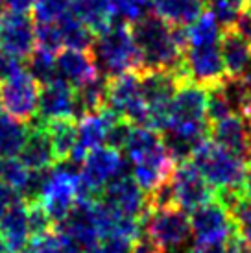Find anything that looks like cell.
Returning a JSON list of instances; mask_svg holds the SVG:
<instances>
[{
  "label": "cell",
  "mask_w": 251,
  "mask_h": 253,
  "mask_svg": "<svg viewBox=\"0 0 251 253\" xmlns=\"http://www.w3.org/2000/svg\"><path fill=\"white\" fill-rule=\"evenodd\" d=\"M131 34L142 71H174L185 74L183 56L187 50V28L170 26L155 13H148L133 22Z\"/></svg>",
  "instance_id": "obj_1"
},
{
  "label": "cell",
  "mask_w": 251,
  "mask_h": 253,
  "mask_svg": "<svg viewBox=\"0 0 251 253\" xmlns=\"http://www.w3.org/2000/svg\"><path fill=\"white\" fill-rule=\"evenodd\" d=\"M124 152L131 165V177L148 196L170 179L177 165L161 133L144 126H133Z\"/></svg>",
  "instance_id": "obj_2"
},
{
  "label": "cell",
  "mask_w": 251,
  "mask_h": 253,
  "mask_svg": "<svg viewBox=\"0 0 251 253\" xmlns=\"http://www.w3.org/2000/svg\"><path fill=\"white\" fill-rule=\"evenodd\" d=\"M190 161L216 192V196L223 194H238L242 196V179H244L246 165L237 155L218 146L214 141L202 142L196 150Z\"/></svg>",
  "instance_id": "obj_3"
},
{
  "label": "cell",
  "mask_w": 251,
  "mask_h": 253,
  "mask_svg": "<svg viewBox=\"0 0 251 253\" xmlns=\"http://www.w3.org/2000/svg\"><path fill=\"white\" fill-rule=\"evenodd\" d=\"M98 72L107 78H115L131 71H142L137 44L133 41L131 24L115 22L109 32L100 36L91 48Z\"/></svg>",
  "instance_id": "obj_4"
},
{
  "label": "cell",
  "mask_w": 251,
  "mask_h": 253,
  "mask_svg": "<svg viewBox=\"0 0 251 253\" xmlns=\"http://www.w3.org/2000/svg\"><path fill=\"white\" fill-rule=\"evenodd\" d=\"M142 229L146 239L152 240L163 253L190 250L192 229L187 212L177 207L150 209L142 218Z\"/></svg>",
  "instance_id": "obj_5"
},
{
  "label": "cell",
  "mask_w": 251,
  "mask_h": 253,
  "mask_svg": "<svg viewBox=\"0 0 251 253\" xmlns=\"http://www.w3.org/2000/svg\"><path fill=\"white\" fill-rule=\"evenodd\" d=\"M80 198V172L56 165L52 170L44 172L41 192L37 202L48 212L54 225H61L69 214L74 211Z\"/></svg>",
  "instance_id": "obj_6"
},
{
  "label": "cell",
  "mask_w": 251,
  "mask_h": 253,
  "mask_svg": "<svg viewBox=\"0 0 251 253\" xmlns=\"http://www.w3.org/2000/svg\"><path fill=\"white\" fill-rule=\"evenodd\" d=\"M80 198L78 202L100 200L104 189L126 174V161L120 150L102 146L92 150L80 165Z\"/></svg>",
  "instance_id": "obj_7"
},
{
  "label": "cell",
  "mask_w": 251,
  "mask_h": 253,
  "mask_svg": "<svg viewBox=\"0 0 251 253\" xmlns=\"http://www.w3.org/2000/svg\"><path fill=\"white\" fill-rule=\"evenodd\" d=\"M105 107L133 126L148 127V107L140 87V71L105 80Z\"/></svg>",
  "instance_id": "obj_8"
},
{
  "label": "cell",
  "mask_w": 251,
  "mask_h": 253,
  "mask_svg": "<svg viewBox=\"0 0 251 253\" xmlns=\"http://www.w3.org/2000/svg\"><path fill=\"white\" fill-rule=\"evenodd\" d=\"M168 187L172 192V204L174 207L185 212H192L203 204L216 198V192L210 189L194 163L187 159L175 165L172 176L168 179Z\"/></svg>",
  "instance_id": "obj_9"
},
{
  "label": "cell",
  "mask_w": 251,
  "mask_h": 253,
  "mask_svg": "<svg viewBox=\"0 0 251 253\" xmlns=\"http://www.w3.org/2000/svg\"><path fill=\"white\" fill-rule=\"evenodd\" d=\"M183 69L188 82L200 85L203 89H210L227 80V71L223 65L220 41L210 44L187 46L183 56Z\"/></svg>",
  "instance_id": "obj_10"
},
{
  "label": "cell",
  "mask_w": 251,
  "mask_h": 253,
  "mask_svg": "<svg viewBox=\"0 0 251 253\" xmlns=\"http://www.w3.org/2000/svg\"><path fill=\"white\" fill-rule=\"evenodd\" d=\"M190 229L196 242L227 244L235 235V222L229 207L218 198L190 212Z\"/></svg>",
  "instance_id": "obj_11"
},
{
  "label": "cell",
  "mask_w": 251,
  "mask_h": 253,
  "mask_svg": "<svg viewBox=\"0 0 251 253\" xmlns=\"http://www.w3.org/2000/svg\"><path fill=\"white\" fill-rule=\"evenodd\" d=\"M39 92L41 85L35 82V78L28 71H21L0 85L2 107L6 109L7 117L21 122H30L37 117Z\"/></svg>",
  "instance_id": "obj_12"
},
{
  "label": "cell",
  "mask_w": 251,
  "mask_h": 253,
  "mask_svg": "<svg viewBox=\"0 0 251 253\" xmlns=\"http://www.w3.org/2000/svg\"><path fill=\"white\" fill-rule=\"evenodd\" d=\"M0 46L9 56L26 59L35 52V21L28 13L0 9Z\"/></svg>",
  "instance_id": "obj_13"
},
{
  "label": "cell",
  "mask_w": 251,
  "mask_h": 253,
  "mask_svg": "<svg viewBox=\"0 0 251 253\" xmlns=\"http://www.w3.org/2000/svg\"><path fill=\"white\" fill-rule=\"evenodd\" d=\"M100 202L107 205L111 211L119 212L122 216L137 218L140 222L150 211L148 194L135 183L131 174H122L109 183L102 192Z\"/></svg>",
  "instance_id": "obj_14"
},
{
  "label": "cell",
  "mask_w": 251,
  "mask_h": 253,
  "mask_svg": "<svg viewBox=\"0 0 251 253\" xmlns=\"http://www.w3.org/2000/svg\"><path fill=\"white\" fill-rule=\"evenodd\" d=\"M120 120V117L109 107H102L100 111L87 113L78 120V142L74 148V154L70 157V163L82 165L87 155L92 150L102 148L107 144V137L115 122Z\"/></svg>",
  "instance_id": "obj_15"
},
{
  "label": "cell",
  "mask_w": 251,
  "mask_h": 253,
  "mask_svg": "<svg viewBox=\"0 0 251 253\" xmlns=\"http://www.w3.org/2000/svg\"><path fill=\"white\" fill-rule=\"evenodd\" d=\"M39 122H50L57 119H80L76 89L57 78L50 84L42 85L39 92Z\"/></svg>",
  "instance_id": "obj_16"
},
{
  "label": "cell",
  "mask_w": 251,
  "mask_h": 253,
  "mask_svg": "<svg viewBox=\"0 0 251 253\" xmlns=\"http://www.w3.org/2000/svg\"><path fill=\"white\" fill-rule=\"evenodd\" d=\"M56 65L57 76L61 78L63 82L72 85L74 89L92 84L100 78L91 50L65 48L56 56Z\"/></svg>",
  "instance_id": "obj_17"
},
{
  "label": "cell",
  "mask_w": 251,
  "mask_h": 253,
  "mask_svg": "<svg viewBox=\"0 0 251 253\" xmlns=\"http://www.w3.org/2000/svg\"><path fill=\"white\" fill-rule=\"evenodd\" d=\"M209 133L218 146L225 148L227 152L237 155L244 163L251 161L250 135H248V119L240 115H229L225 119L210 124Z\"/></svg>",
  "instance_id": "obj_18"
},
{
  "label": "cell",
  "mask_w": 251,
  "mask_h": 253,
  "mask_svg": "<svg viewBox=\"0 0 251 253\" xmlns=\"http://www.w3.org/2000/svg\"><path fill=\"white\" fill-rule=\"evenodd\" d=\"M220 50L227 78H246L251 72V42L235 26L220 34Z\"/></svg>",
  "instance_id": "obj_19"
},
{
  "label": "cell",
  "mask_w": 251,
  "mask_h": 253,
  "mask_svg": "<svg viewBox=\"0 0 251 253\" xmlns=\"http://www.w3.org/2000/svg\"><path fill=\"white\" fill-rule=\"evenodd\" d=\"M0 240L7 253H22L28 248L32 235L28 225V204L19 200L0 220Z\"/></svg>",
  "instance_id": "obj_20"
},
{
  "label": "cell",
  "mask_w": 251,
  "mask_h": 253,
  "mask_svg": "<svg viewBox=\"0 0 251 253\" xmlns=\"http://www.w3.org/2000/svg\"><path fill=\"white\" fill-rule=\"evenodd\" d=\"M19 159L32 172H37V174L48 172V170H52L57 165L54 152H52L48 133H46V129H44L41 122H35L34 126H32L28 141H26V144L22 148Z\"/></svg>",
  "instance_id": "obj_21"
},
{
  "label": "cell",
  "mask_w": 251,
  "mask_h": 253,
  "mask_svg": "<svg viewBox=\"0 0 251 253\" xmlns=\"http://www.w3.org/2000/svg\"><path fill=\"white\" fill-rule=\"evenodd\" d=\"M150 6L159 19L177 28L194 24L205 11L202 0H150Z\"/></svg>",
  "instance_id": "obj_22"
},
{
  "label": "cell",
  "mask_w": 251,
  "mask_h": 253,
  "mask_svg": "<svg viewBox=\"0 0 251 253\" xmlns=\"http://www.w3.org/2000/svg\"><path fill=\"white\" fill-rule=\"evenodd\" d=\"M48 133L52 152L57 165L70 163L78 142V122L76 119H57L42 124Z\"/></svg>",
  "instance_id": "obj_23"
},
{
  "label": "cell",
  "mask_w": 251,
  "mask_h": 253,
  "mask_svg": "<svg viewBox=\"0 0 251 253\" xmlns=\"http://www.w3.org/2000/svg\"><path fill=\"white\" fill-rule=\"evenodd\" d=\"M70 9L94 34V37L104 36L115 24L107 0H70Z\"/></svg>",
  "instance_id": "obj_24"
},
{
  "label": "cell",
  "mask_w": 251,
  "mask_h": 253,
  "mask_svg": "<svg viewBox=\"0 0 251 253\" xmlns=\"http://www.w3.org/2000/svg\"><path fill=\"white\" fill-rule=\"evenodd\" d=\"M0 181L11 187L26 202L34 190L35 172H32L19 157H0Z\"/></svg>",
  "instance_id": "obj_25"
},
{
  "label": "cell",
  "mask_w": 251,
  "mask_h": 253,
  "mask_svg": "<svg viewBox=\"0 0 251 253\" xmlns=\"http://www.w3.org/2000/svg\"><path fill=\"white\" fill-rule=\"evenodd\" d=\"M32 131L28 122L0 117V157H19Z\"/></svg>",
  "instance_id": "obj_26"
},
{
  "label": "cell",
  "mask_w": 251,
  "mask_h": 253,
  "mask_svg": "<svg viewBox=\"0 0 251 253\" xmlns=\"http://www.w3.org/2000/svg\"><path fill=\"white\" fill-rule=\"evenodd\" d=\"M57 28L61 34L63 46L67 44L69 48L74 50H91L94 44V34L85 26L84 22L78 19L76 15L72 13V9H69L67 13H63L57 19Z\"/></svg>",
  "instance_id": "obj_27"
},
{
  "label": "cell",
  "mask_w": 251,
  "mask_h": 253,
  "mask_svg": "<svg viewBox=\"0 0 251 253\" xmlns=\"http://www.w3.org/2000/svg\"><path fill=\"white\" fill-rule=\"evenodd\" d=\"M222 28L210 9H205L202 17L187 28V46H198V44H210L220 41Z\"/></svg>",
  "instance_id": "obj_28"
},
{
  "label": "cell",
  "mask_w": 251,
  "mask_h": 253,
  "mask_svg": "<svg viewBox=\"0 0 251 253\" xmlns=\"http://www.w3.org/2000/svg\"><path fill=\"white\" fill-rule=\"evenodd\" d=\"M28 72L35 78V82L41 87L57 80L59 76H57L56 54L41 48H35V52L28 59Z\"/></svg>",
  "instance_id": "obj_29"
},
{
  "label": "cell",
  "mask_w": 251,
  "mask_h": 253,
  "mask_svg": "<svg viewBox=\"0 0 251 253\" xmlns=\"http://www.w3.org/2000/svg\"><path fill=\"white\" fill-rule=\"evenodd\" d=\"M107 6L115 19L119 17L122 22L133 24L148 15L150 0H107Z\"/></svg>",
  "instance_id": "obj_30"
},
{
  "label": "cell",
  "mask_w": 251,
  "mask_h": 253,
  "mask_svg": "<svg viewBox=\"0 0 251 253\" xmlns=\"http://www.w3.org/2000/svg\"><path fill=\"white\" fill-rule=\"evenodd\" d=\"M26 204H28V225L32 240L41 239V237H44V235H48V233L56 229L54 222L50 220L48 212L44 211V207L37 200L35 202H26Z\"/></svg>",
  "instance_id": "obj_31"
},
{
  "label": "cell",
  "mask_w": 251,
  "mask_h": 253,
  "mask_svg": "<svg viewBox=\"0 0 251 253\" xmlns=\"http://www.w3.org/2000/svg\"><path fill=\"white\" fill-rule=\"evenodd\" d=\"M229 211L235 222V235L251 250V202H246L242 198Z\"/></svg>",
  "instance_id": "obj_32"
},
{
  "label": "cell",
  "mask_w": 251,
  "mask_h": 253,
  "mask_svg": "<svg viewBox=\"0 0 251 253\" xmlns=\"http://www.w3.org/2000/svg\"><path fill=\"white\" fill-rule=\"evenodd\" d=\"M35 46L46 50V52H52V54H57V50H61L63 39L56 22L35 24Z\"/></svg>",
  "instance_id": "obj_33"
},
{
  "label": "cell",
  "mask_w": 251,
  "mask_h": 253,
  "mask_svg": "<svg viewBox=\"0 0 251 253\" xmlns=\"http://www.w3.org/2000/svg\"><path fill=\"white\" fill-rule=\"evenodd\" d=\"M21 71H24L21 59L9 56V54L4 52L2 46H0V84L9 80V78L15 76V74H19Z\"/></svg>",
  "instance_id": "obj_34"
},
{
  "label": "cell",
  "mask_w": 251,
  "mask_h": 253,
  "mask_svg": "<svg viewBox=\"0 0 251 253\" xmlns=\"http://www.w3.org/2000/svg\"><path fill=\"white\" fill-rule=\"evenodd\" d=\"M19 200H21V196H19L11 187H7L6 183L0 181V220H2V216L9 211V207L13 204H17Z\"/></svg>",
  "instance_id": "obj_35"
},
{
  "label": "cell",
  "mask_w": 251,
  "mask_h": 253,
  "mask_svg": "<svg viewBox=\"0 0 251 253\" xmlns=\"http://www.w3.org/2000/svg\"><path fill=\"white\" fill-rule=\"evenodd\" d=\"M0 9L17 11V13H30L34 9V0H0Z\"/></svg>",
  "instance_id": "obj_36"
},
{
  "label": "cell",
  "mask_w": 251,
  "mask_h": 253,
  "mask_svg": "<svg viewBox=\"0 0 251 253\" xmlns=\"http://www.w3.org/2000/svg\"><path fill=\"white\" fill-rule=\"evenodd\" d=\"M190 253H225V244L216 242H196L190 248Z\"/></svg>",
  "instance_id": "obj_37"
},
{
  "label": "cell",
  "mask_w": 251,
  "mask_h": 253,
  "mask_svg": "<svg viewBox=\"0 0 251 253\" xmlns=\"http://www.w3.org/2000/svg\"><path fill=\"white\" fill-rule=\"evenodd\" d=\"M131 253H163L159 248L155 246L152 240L140 239L139 242H135L131 248Z\"/></svg>",
  "instance_id": "obj_38"
},
{
  "label": "cell",
  "mask_w": 251,
  "mask_h": 253,
  "mask_svg": "<svg viewBox=\"0 0 251 253\" xmlns=\"http://www.w3.org/2000/svg\"><path fill=\"white\" fill-rule=\"evenodd\" d=\"M225 253H251V250L246 246L242 240L238 239L237 235H233L229 242L225 244Z\"/></svg>",
  "instance_id": "obj_39"
},
{
  "label": "cell",
  "mask_w": 251,
  "mask_h": 253,
  "mask_svg": "<svg viewBox=\"0 0 251 253\" xmlns=\"http://www.w3.org/2000/svg\"><path fill=\"white\" fill-rule=\"evenodd\" d=\"M242 198L246 202H251V161L246 165L244 179H242Z\"/></svg>",
  "instance_id": "obj_40"
},
{
  "label": "cell",
  "mask_w": 251,
  "mask_h": 253,
  "mask_svg": "<svg viewBox=\"0 0 251 253\" xmlns=\"http://www.w3.org/2000/svg\"><path fill=\"white\" fill-rule=\"evenodd\" d=\"M248 135H250V146H251V117H248Z\"/></svg>",
  "instance_id": "obj_41"
},
{
  "label": "cell",
  "mask_w": 251,
  "mask_h": 253,
  "mask_svg": "<svg viewBox=\"0 0 251 253\" xmlns=\"http://www.w3.org/2000/svg\"><path fill=\"white\" fill-rule=\"evenodd\" d=\"M0 253H7L6 246H4V244H2V240H0Z\"/></svg>",
  "instance_id": "obj_42"
},
{
  "label": "cell",
  "mask_w": 251,
  "mask_h": 253,
  "mask_svg": "<svg viewBox=\"0 0 251 253\" xmlns=\"http://www.w3.org/2000/svg\"><path fill=\"white\" fill-rule=\"evenodd\" d=\"M2 109H4V107H2V94H0V117H2Z\"/></svg>",
  "instance_id": "obj_43"
},
{
  "label": "cell",
  "mask_w": 251,
  "mask_h": 253,
  "mask_svg": "<svg viewBox=\"0 0 251 253\" xmlns=\"http://www.w3.org/2000/svg\"><path fill=\"white\" fill-rule=\"evenodd\" d=\"M248 11H250V15H251V0H250V4H248Z\"/></svg>",
  "instance_id": "obj_44"
},
{
  "label": "cell",
  "mask_w": 251,
  "mask_h": 253,
  "mask_svg": "<svg viewBox=\"0 0 251 253\" xmlns=\"http://www.w3.org/2000/svg\"><path fill=\"white\" fill-rule=\"evenodd\" d=\"M72 253H82V252H80V250H76V252H72Z\"/></svg>",
  "instance_id": "obj_45"
},
{
  "label": "cell",
  "mask_w": 251,
  "mask_h": 253,
  "mask_svg": "<svg viewBox=\"0 0 251 253\" xmlns=\"http://www.w3.org/2000/svg\"><path fill=\"white\" fill-rule=\"evenodd\" d=\"M202 2H207V0H202Z\"/></svg>",
  "instance_id": "obj_46"
}]
</instances>
